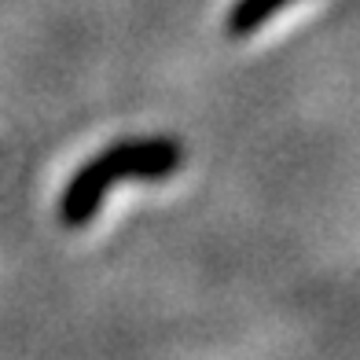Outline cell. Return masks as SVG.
<instances>
[{"mask_svg": "<svg viewBox=\"0 0 360 360\" xmlns=\"http://www.w3.org/2000/svg\"><path fill=\"white\" fill-rule=\"evenodd\" d=\"M180 166V147L173 140H125L114 143L107 155L92 158L81 169L70 188L63 191L59 217L63 224H85L100 202L107 199V191L122 180H162Z\"/></svg>", "mask_w": 360, "mask_h": 360, "instance_id": "6da1fadb", "label": "cell"}, {"mask_svg": "<svg viewBox=\"0 0 360 360\" xmlns=\"http://www.w3.org/2000/svg\"><path fill=\"white\" fill-rule=\"evenodd\" d=\"M290 0H239L228 15V34L232 37H247L261 22H269L276 11H283Z\"/></svg>", "mask_w": 360, "mask_h": 360, "instance_id": "7a4b0ae2", "label": "cell"}]
</instances>
